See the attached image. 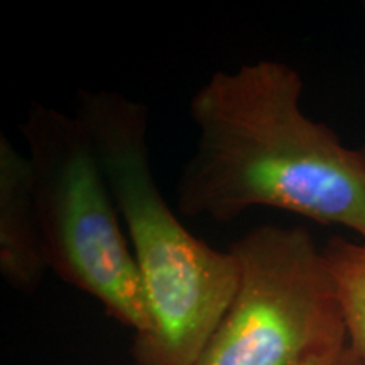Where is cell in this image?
Masks as SVG:
<instances>
[{"instance_id": "obj_1", "label": "cell", "mask_w": 365, "mask_h": 365, "mask_svg": "<svg viewBox=\"0 0 365 365\" xmlns=\"http://www.w3.org/2000/svg\"><path fill=\"white\" fill-rule=\"evenodd\" d=\"M303 80L276 59L217 71L196 90L195 150L178 213L228 223L255 207L340 225L365 242V156L301 110Z\"/></svg>"}, {"instance_id": "obj_2", "label": "cell", "mask_w": 365, "mask_h": 365, "mask_svg": "<svg viewBox=\"0 0 365 365\" xmlns=\"http://www.w3.org/2000/svg\"><path fill=\"white\" fill-rule=\"evenodd\" d=\"M75 115L97 150L148 296L150 330L134 336L132 362L193 365L234 299L239 262L191 234L168 205L150 170L143 102L78 88Z\"/></svg>"}, {"instance_id": "obj_3", "label": "cell", "mask_w": 365, "mask_h": 365, "mask_svg": "<svg viewBox=\"0 0 365 365\" xmlns=\"http://www.w3.org/2000/svg\"><path fill=\"white\" fill-rule=\"evenodd\" d=\"M27 144L48 267L97 299L135 335L150 330L145 287L88 132L76 115L34 102L19 125Z\"/></svg>"}, {"instance_id": "obj_4", "label": "cell", "mask_w": 365, "mask_h": 365, "mask_svg": "<svg viewBox=\"0 0 365 365\" xmlns=\"http://www.w3.org/2000/svg\"><path fill=\"white\" fill-rule=\"evenodd\" d=\"M228 250L239 286L193 365H301L349 345L331 276L307 228L259 225Z\"/></svg>"}, {"instance_id": "obj_5", "label": "cell", "mask_w": 365, "mask_h": 365, "mask_svg": "<svg viewBox=\"0 0 365 365\" xmlns=\"http://www.w3.org/2000/svg\"><path fill=\"white\" fill-rule=\"evenodd\" d=\"M33 173L27 156L0 134V274L19 293H33L48 271Z\"/></svg>"}, {"instance_id": "obj_6", "label": "cell", "mask_w": 365, "mask_h": 365, "mask_svg": "<svg viewBox=\"0 0 365 365\" xmlns=\"http://www.w3.org/2000/svg\"><path fill=\"white\" fill-rule=\"evenodd\" d=\"M346 328L349 346L365 365V242L330 237L322 247Z\"/></svg>"}, {"instance_id": "obj_7", "label": "cell", "mask_w": 365, "mask_h": 365, "mask_svg": "<svg viewBox=\"0 0 365 365\" xmlns=\"http://www.w3.org/2000/svg\"><path fill=\"white\" fill-rule=\"evenodd\" d=\"M301 365H364L360 359L355 355V352L349 345L341 346V349L333 350V352L318 355L308 362Z\"/></svg>"}, {"instance_id": "obj_8", "label": "cell", "mask_w": 365, "mask_h": 365, "mask_svg": "<svg viewBox=\"0 0 365 365\" xmlns=\"http://www.w3.org/2000/svg\"><path fill=\"white\" fill-rule=\"evenodd\" d=\"M362 11H364V16H365V2H362ZM359 149L362 150V153H364V156H365V130H364V140H362V145H360Z\"/></svg>"}]
</instances>
